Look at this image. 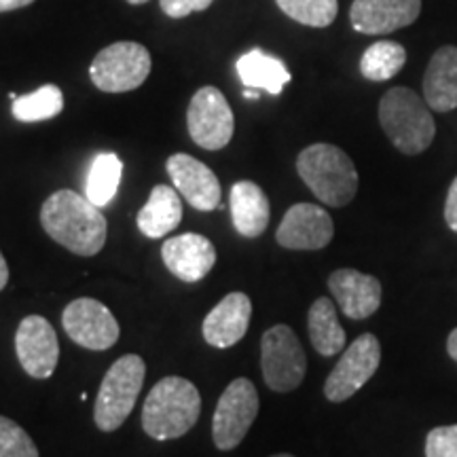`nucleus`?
<instances>
[{
  "label": "nucleus",
  "instance_id": "nucleus-1",
  "mask_svg": "<svg viewBox=\"0 0 457 457\" xmlns=\"http://www.w3.org/2000/svg\"><path fill=\"white\" fill-rule=\"evenodd\" d=\"M41 225L54 242L79 256H96L106 244L108 225L102 210L71 188L45 199Z\"/></svg>",
  "mask_w": 457,
  "mask_h": 457
},
{
  "label": "nucleus",
  "instance_id": "nucleus-2",
  "mask_svg": "<svg viewBox=\"0 0 457 457\" xmlns=\"http://www.w3.org/2000/svg\"><path fill=\"white\" fill-rule=\"evenodd\" d=\"M202 394L185 377H163L148 392L142 407V428L155 441L180 438L197 424Z\"/></svg>",
  "mask_w": 457,
  "mask_h": 457
},
{
  "label": "nucleus",
  "instance_id": "nucleus-3",
  "mask_svg": "<svg viewBox=\"0 0 457 457\" xmlns=\"http://www.w3.org/2000/svg\"><path fill=\"white\" fill-rule=\"evenodd\" d=\"M296 171L320 202L330 208H343L356 197V165L339 146L318 142L303 148L296 159Z\"/></svg>",
  "mask_w": 457,
  "mask_h": 457
},
{
  "label": "nucleus",
  "instance_id": "nucleus-4",
  "mask_svg": "<svg viewBox=\"0 0 457 457\" xmlns=\"http://www.w3.org/2000/svg\"><path fill=\"white\" fill-rule=\"evenodd\" d=\"M379 123L404 155H420L432 145L436 123L430 106L409 87H392L379 102Z\"/></svg>",
  "mask_w": 457,
  "mask_h": 457
},
{
  "label": "nucleus",
  "instance_id": "nucleus-5",
  "mask_svg": "<svg viewBox=\"0 0 457 457\" xmlns=\"http://www.w3.org/2000/svg\"><path fill=\"white\" fill-rule=\"evenodd\" d=\"M145 377L146 364L138 353L121 356L106 370L94 409V421L102 432H114L123 426L136 407Z\"/></svg>",
  "mask_w": 457,
  "mask_h": 457
},
{
  "label": "nucleus",
  "instance_id": "nucleus-6",
  "mask_svg": "<svg viewBox=\"0 0 457 457\" xmlns=\"http://www.w3.org/2000/svg\"><path fill=\"white\" fill-rule=\"evenodd\" d=\"M151 74V54L145 45L121 41L108 45L91 62L89 77L106 94H125L138 89Z\"/></svg>",
  "mask_w": 457,
  "mask_h": 457
},
{
  "label": "nucleus",
  "instance_id": "nucleus-7",
  "mask_svg": "<svg viewBox=\"0 0 457 457\" xmlns=\"http://www.w3.org/2000/svg\"><path fill=\"white\" fill-rule=\"evenodd\" d=\"M261 370L273 392H293L307 373V356L299 337L286 324L271 327L261 341Z\"/></svg>",
  "mask_w": 457,
  "mask_h": 457
},
{
  "label": "nucleus",
  "instance_id": "nucleus-8",
  "mask_svg": "<svg viewBox=\"0 0 457 457\" xmlns=\"http://www.w3.org/2000/svg\"><path fill=\"white\" fill-rule=\"evenodd\" d=\"M259 415V392L250 379L231 381L216 404L212 438L220 451L236 449Z\"/></svg>",
  "mask_w": 457,
  "mask_h": 457
},
{
  "label": "nucleus",
  "instance_id": "nucleus-9",
  "mask_svg": "<svg viewBox=\"0 0 457 457\" xmlns=\"http://www.w3.org/2000/svg\"><path fill=\"white\" fill-rule=\"evenodd\" d=\"M187 128L191 140L205 151H220L231 142L236 117L220 89H197V94L188 102Z\"/></svg>",
  "mask_w": 457,
  "mask_h": 457
},
{
  "label": "nucleus",
  "instance_id": "nucleus-10",
  "mask_svg": "<svg viewBox=\"0 0 457 457\" xmlns=\"http://www.w3.org/2000/svg\"><path fill=\"white\" fill-rule=\"evenodd\" d=\"M381 362V345L375 335L364 333L350 343L337 367L330 370L327 384H324V396L330 403H343L352 398L360 387L377 373Z\"/></svg>",
  "mask_w": 457,
  "mask_h": 457
},
{
  "label": "nucleus",
  "instance_id": "nucleus-11",
  "mask_svg": "<svg viewBox=\"0 0 457 457\" xmlns=\"http://www.w3.org/2000/svg\"><path fill=\"white\" fill-rule=\"evenodd\" d=\"M62 327L74 343L87 350L104 352L119 341V324L112 312L89 296L68 303L62 313Z\"/></svg>",
  "mask_w": 457,
  "mask_h": 457
},
{
  "label": "nucleus",
  "instance_id": "nucleus-12",
  "mask_svg": "<svg viewBox=\"0 0 457 457\" xmlns=\"http://www.w3.org/2000/svg\"><path fill=\"white\" fill-rule=\"evenodd\" d=\"M15 353L21 369L34 379H49L60 360V343L43 316H28L15 333Z\"/></svg>",
  "mask_w": 457,
  "mask_h": 457
},
{
  "label": "nucleus",
  "instance_id": "nucleus-13",
  "mask_svg": "<svg viewBox=\"0 0 457 457\" xmlns=\"http://www.w3.org/2000/svg\"><path fill=\"white\" fill-rule=\"evenodd\" d=\"M333 219L316 204H295L276 231L278 244L288 250H322L333 242Z\"/></svg>",
  "mask_w": 457,
  "mask_h": 457
},
{
  "label": "nucleus",
  "instance_id": "nucleus-14",
  "mask_svg": "<svg viewBox=\"0 0 457 457\" xmlns=\"http://www.w3.org/2000/svg\"><path fill=\"white\" fill-rule=\"evenodd\" d=\"M176 191L187 199L193 208L210 212L220 205V182L208 165L199 159L187 155V153H176L165 163Z\"/></svg>",
  "mask_w": 457,
  "mask_h": 457
},
{
  "label": "nucleus",
  "instance_id": "nucleus-15",
  "mask_svg": "<svg viewBox=\"0 0 457 457\" xmlns=\"http://www.w3.org/2000/svg\"><path fill=\"white\" fill-rule=\"evenodd\" d=\"M162 259L171 276L182 282H199L214 270L216 248L205 236L182 233V236L165 239Z\"/></svg>",
  "mask_w": 457,
  "mask_h": 457
},
{
  "label": "nucleus",
  "instance_id": "nucleus-16",
  "mask_svg": "<svg viewBox=\"0 0 457 457\" xmlns=\"http://www.w3.org/2000/svg\"><path fill=\"white\" fill-rule=\"evenodd\" d=\"M421 13V0H353L350 21L360 34H390L407 28Z\"/></svg>",
  "mask_w": 457,
  "mask_h": 457
},
{
  "label": "nucleus",
  "instance_id": "nucleus-17",
  "mask_svg": "<svg viewBox=\"0 0 457 457\" xmlns=\"http://www.w3.org/2000/svg\"><path fill=\"white\" fill-rule=\"evenodd\" d=\"M328 288L337 305L352 320H367L381 305V282L356 270H337L330 273Z\"/></svg>",
  "mask_w": 457,
  "mask_h": 457
},
{
  "label": "nucleus",
  "instance_id": "nucleus-18",
  "mask_svg": "<svg viewBox=\"0 0 457 457\" xmlns=\"http://www.w3.org/2000/svg\"><path fill=\"white\" fill-rule=\"evenodd\" d=\"M253 318V301L244 293H231L204 320V339L212 347L227 350L244 339Z\"/></svg>",
  "mask_w": 457,
  "mask_h": 457
},
{
  "label": "nucleus",
  "instance_id": "nucleus-19",
  "mask_svg": "<svg viewBox=\"0 0 457 457\" xmlns=\"http://www.w3.org/2000/svg\"><path fill=\"white\" fill-rule=\"evenodd\" d=\"M231 219L237 233L244 237H259L265 233L271 219L270 199L253 180H239L231 187Z\"/></svg>",
  "mask_w": 457,
  "mask_h": 457
},
{
  "label": "nucleus",
  "instance_id": "nucleus-20",
  "mask_svg": "<svg viewBox=\"0 0 457 457\" xmlns=\"http://www.w3.org/2000/svg\"><path fill=\"white\" fill-rule=\"evenodd\" d=\"M424 98L432 111L457 108V47L445 45L432 55L424 77Z\"/></svg>",
  "mask_w": 457,
  "mask_h": 457
},
{
  "label": "nucleus",
  "instance_id": "nucleus-21",
  "mask_svg": "<svg viewBox=\"0 0 457 457\" xmlns=\"http://www.w3.org/2000/svg\"><path fill=\"white\" fill-rule=\"evenodd\" d=\"M182 220V204L179 191L168 185H157L151 191L148 202L138 212V228L146 237L159 239L174 231Z\"/></svg>",
  "mask_w": 457,
  "mask_h": 457
},
{
  "label": "nucleus",
  "instance_id": "nucleus-22",
  "mask_svg": "<svg viewBox=\"0 0 457 457\" xmlns=\"http://www.w3.org/2000/svg\"><path fill=\"white\" fill-rule=\"evenodd\" d=\"M237 77L248 89L267 91L279 96L286 83L290 81L288 68L279 57L265 54L262 49H253L237 60Z\"/></svg>",
  "mask_w": 457,
  "mask_h": 457
},
{
  "label": "nucleus",
  "instance_id": "nucleus-23",
  "mask_svg": "<svg viewBox=\"0 0 457 457\" xmlns=\"http://www.w3.org/2000/svg\"><path fill=\"white\" fill-rule=\"evenodd\" d=\"M307 330L313 350L320 356H337L347 343V335L337 318V307L328 296H320L313 301L307 313Z\"/></svg>",
  "mask_w": 457,
  "mask_h": 457
},
{
  "label": "nucleus",
  "instance_id": "nucleus-24",
  "mask_svg": "<svg viewBox=\"0 0 457 457\" xmlns=\"http://www.w3.org/2000/svg\"><path fill=\"white\" fill-rule=\"evenodd\" d=\"M123 163L114 153H102L91 163L87 182H85V197L98 208H104L117 195V188L121 185Z\"/></svg>",
  "mask_w": 457,
  "mask_h": 457
},
{
  "label": "nucleus",
  "instance_id": "nucleus-25",
  "mask_svg": "<svg viewBox=\"0 0 457 457\" xmlns=\"http://www.w3.org/2000/svg\"><path fill=\"white\" fill-rule=\"evenodd\" d=\"M404 62H407V51L403 45L394 41H377L360 57V72L369 81H390L403 71Z\"/></svg>",
  "mask_w": 457,
  "mask_h": 457
},
{
  "label": "nucleus",
  "instance_id": "nucleus-26",
  "mask_svg": "<svg viewBox=\"0 0 457 457\" xmlns=\"http://www.w3.org/2000/svg\"><path fill=\"white\" fill-rule=\"evenodd\" d=\"M64 111V94L57 85H43L28 96H17L11 112L21 123H38L54 119Z\"/></svg>",
  "mask_w": 457,
  "mask_h": 457
},
{
  "label": "nucleus",
  "instance_id": "nucleus-27",
  "mask_svg": "<svg viewBox=\"0 0 457 457\" xmlns=\"http://www.w3.org/2000/svg\"><path fill=\"white\" fill-rule=\"evenodd\" d=\"M276 4L290 20L310 28H327L339 13L337 0H276Z\"/></svg>",
  "mask_w": 457,
  "mask_h": 457
},
{
  "label": "nucleus",
  "instance_id": "nucleus-28",
  "mask_svg": "<svg viewBox=\"0 0 457 457\" xmlns=\"http://www.w3.org/2000/svg\"><path fill=\"white\" fill-rule=\"evenodd\" d=\"M0 457H38V449L24 428L0 415Z\"/></svg>",
  "mask_w": 457,
  "mask_h": 457
},
{
  "label": "nucleus",
  "instance_id": "nucleus-29",
  "mask_svg": "<svg viewBox=\"0 0 457 457\" xmlns=\"http://www.w3.org/2000/svg\"><path fill=\"white\" fill-rule=\"evenodd\" d=\"M426 457H457V424L430 430L426 436Z\"/></svg>",
  "mask_w": 457,
  "mask_h": 457
},
{
  "label": "nucleus",
  "instance_id": "nucleus-30",
  "mask_svg": "<svg viewBox=\"0 0 457 457\" xmlns=\"http://www.w3.org/2000/svg\"><path fill=\"white\" fill-rule=\"evenodd\" d=\"M214 0H159L162 11L171 20H182V17L205 11Z\"/></svg>",
  "mask_w": 457,
  "mask_h": 457
},
{
  "label": "nucleus",
  "instance_id": "nucleus-31",
  "mask_svg": "<svg viewBox=\"0 0 457 457\" xmlns=\"http://www.w3.org/2000/svg\"><path fill=\"white\" fill-rule=\"evenodd\" d=\"M445 220H447L451 231L457 233V179L449 187L447 202H445Z\"/></svg>",
  "mask_w": 457,
  "mask_h": 457
},
{
  "label": "nucleus",
  "instance_id": "nucleus-32",
  "mask_svg": "<svg viewBox=\"0 0 457 457\" xmlns=\"http://www.w3.org/2000/svg\"><path fill=\"white\" fill-rule=\"evenodd\" d=\"M32 3H34V0H0V13H9V11L24 9Z\"/></svg>",
  "mask_w": 457,
  "mask_h": 457
},
{
  "label": "nucleus",
  "instance_id": "nucleus-33",
  "mask_svg": "<svg viewBox=\"0 0 457 457\" xmlns=\"http://www.w3.org/2000/svg\"><path fill=\"white\" fill-rule=\"evenodd\" d=\"M7 284H9V267L3 253H0V290H3Z\"/></svg>",
  "mask_w": 457,
  "mask_h": 457
},
{
  "label": "nucleus",
  "instance_id": "nucleus-34",
  "mask_svg": "<svg viewBox=\"0 0 457 457\" xmlns=\"http://www.w3.org/2000/svg\"><path fill=\"white\" fill-rule=\"evenodd\" d=\"M447 352H449V356L457 362V328L451 330V335L447 339Z\"/></svg>",
  "mask_w": 457,
  "mask_h": 457
},
{
  "label": "nucleus",
  "instance_id": "nucleus-35",
  "mask_svg": "<svg viewBox=\"0 0 457 457\" xmlns=\"http://www.w3.org/2000/svg\"><path fill=\"white\" fill-rule=\"evenodd\" d=\"M244 98L256 100V98H259V89H248V87H245V91H244Z\"/></svg>",
  "mask_w": 457,
  "mask_h": 457
},
{
  "label": "nucleus",
  "instance_id": "nucleus-36",
  "mask_svg": "<svg viewBox=\"0 0 457 457\" xmlns=\"http://www.w3.org/2000/svg\"><path fill=\"white\" fill-rule=\"evenodd\" d=\"M129 4H145V3H148V0H128Z\"/></svg>",
  "mask_w": 457,
  "mask_h": 457
},
{
  "label": "nucleus",
  "instance_id": "nucleus-37",
  "mask_svg": "<svg viewBox=\"0 0 457 457\" xmlns=\"http://www.w3.org/2000/svg\"><path fill=\"white\" fill-rule=\"evenodd\" d=\"M271 457H295V455H288V453H278V455H271Z\"/></svg>",
  "mask_w": 457,
  "mask_h": 457
}]
</instances>
